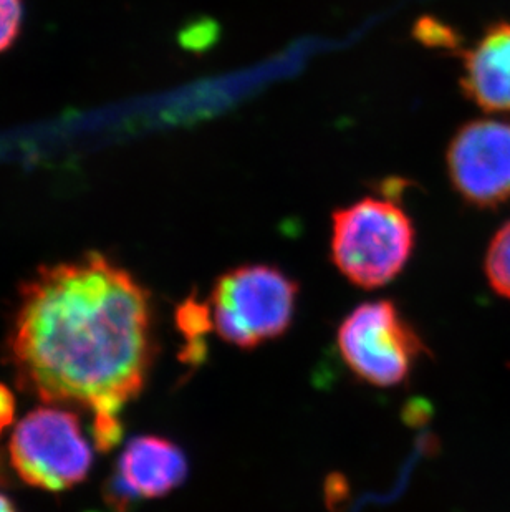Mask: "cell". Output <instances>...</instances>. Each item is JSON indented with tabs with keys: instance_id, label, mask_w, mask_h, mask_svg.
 I'll use <instances>...</instances> for the list:
<instances>
[{
	"instance_id": "cell-1",
	"label": "cell",
	"mask_w": 510,
	"mask_h": 512,
	"mask_svg": "<svg viewBox=\"0 0 510 512\" xmlns=\"http://www.w3.org/2000/svg\"><path fill=\"white\" fill-rule=\"evenodd\" d=\"M154 355L150 292L102 252L40 267L20 289L5 342L22 392L92 415L138 397Z\"/></svg>"
},
{
	"instance_id": "cell-2",
	"label": "cell",
	"mask_w": 510,
	"mask_h": 512,
	"mask_svg": "<svg viewBox=\"0 0 510 512\" xmlns=\"http://www.w3.org/2000/svg\"><path fill=\"white\" fill-rule=\"evenodd\" d=\"M413 221L395 199H358L332 214L330 254L342 276L378 289L400 276L414 249Z\"/></svg>"
},
{
	"instance_id": "cell-3",
	"label": "cell",
	"mask_w": 510,
	"mask_h": 512,
	"mask_svg": "<svg viewBox=\"0 0 510 512\" xmlns=\"http://www.w3.org/2000/svg\"><path fill=\"white\" fill-rule=\"evenodd\" d=\"M299 284L277 267L246 264L224 272L212 287V325L224 342L255 348L292 325Z\"/></svg>"
},
{
	"instance_id": "cell-4",
	"label": "cell",
	"mask_w": 510,
	"mask_h": 512,
	"mask_svg": "<svg viewBox=\"0 0 510 512\" xmlns=\"http://www.w3.org/2000/svg\"><path fill=\"white\" fill-rule=\"evenodd\" d=\"M9 461L22 483L63 493L88 478L93 451L75 411L44 405L29 411L15 426Z\"/></svg>"
},
{
	"instance_id": "cell-5",
	"label": "cell",
	"mask_w": 510,
	"mask_h": 512,
	"mask_svg": "<svg viewBox=\"0 0 510 512\" xmlns=\"http://www.w3.org/2000/svg\"><path fill=\"white\" fill-rule=\"evenodd\" d=\"M343 362L363 382L390 388L406 382L423 353V340L391 300L358 305L337 335Z\"/></svg>"
},
{
	"instance_id": "cell-6",
	"label": "cell",
	"mask_w": 510,
	"mask_h": 512,
	"mask_svg": "<svg viewBox=\"0 0 510 512\" xmlns=\"http://www.w3.org/2000/svg\"><path fill=\"white\" fill-rule=\"evenodd\" d=\"M449 181L469 206L496 209L510 201V120L477 118L454 133L446 151Z\"/></svg>"
},
{
	"instance_id": "cell-7",
	"label": "cell",
	"mask_w": 510,
	"mask_h": 512,
	"mask_svg": "<svg viewBox=\"0 0 510 512\" xmlns=\"http://www.w3.org/2000/svg\"><path fill=\"white\" fill-rule=\"evenodd\" d=\"M188 474V458L176 443L163 436H135L106 478L103 498L113 511L128 512L138 501L173 493Z\"/></svg>"
},
{
	"instance_id": "cell-8",
	"label": "cell",
	"mask_w": 510,
	"mask_h": 512,
	"mask_svg": "<svg viewBox=\"0 0 510 512\" xmlns=\"http://www.w3.org/2000/svg\"><path fill=\"white\" fill-rule=\"evenodd\" d=\"M462 92L489 113H510V20L489 25L462 52Z\"/></svg>"
},
{
	"instance_id": "cell-9",
	"label": "cell",
	"mask_w": 510,
	"mask_h": 512,
	"mask_svg": "<svg viewBox=\"0 0 510 512\" xmlns=\"http://www.w3.org/2000/svg\"><path fill=\"white\" fill-rule=\"evenodd\" d=\"M176 325L186 339L183 360L188 363L203 362L206 353V335L214 329L209 302L189 297L179 305L176 312Z\"/></svg>"
},
{
	"instance_id": "cell-10",
	"label": "cell",
	"mask_w": 510,
	"mask_h": 512,
	"mask_svg": "<svg viewBox=\"0 0 510 512\" xmlns=\"http://www.w3.org/2000/svg\"><path fill=\"white\" fill-rule=\"evenodd\" d=\"M484 272L492 290L510 300V221L497 229L489 242Z\"/></svg>"
},
{
	"instance_id": "cell-11",
	"label": "cell",
	"mask_w": 510,
	"mask_h": 512,
	"mask_svg": "<svg viewBox=\"0 0 510 512\" xmlns=\"http://www.w3.org/2000/svg\"><path fill=\"white\" fill-rule=\"evenodd\" d=\"M125 435L120 413L100 411L93 413L92 438L95 448L102 453H108L120 445Z\"/></svg>"
},
{
	"instance_id": "cell-12",
	"label": "cell",
	"mask_w": 510,
	"mask_h": 512,
	"mask_svg": "<svg viewBox=\"0 0 510 512\" xmlns=\"http://www.w3.org/2000/svg\"><path fill=\"white\" fill-rule=\"evenodd\" d=\"M24 20V0H0V54L15 44Z\"/></svg>"
},
{
	"instance_id": "cell-13",
	"label": "cell",
	"mask_w": 510,
	"mask_h": 512,
	"mask_svg": "<svg viewBox=\"0 0 510 512\" xmlns=\"http://www.w3.org/2000/svg\"><path fill=\"white\" fill-rule=\"evenodd\" d=\"M419 39L426 40L431 47H443V49L454 50L459 47V39L448 25L439 24L429 20L428 24L419 25Z\"/></svg>"
},
{
	"instance_id": "cell-14",
	"label": "cell",
	"mask_w": 510,
	"mask_h": 512,
	"mask_svg": "<svg viewBox=\"0 0 510 512\" xmlns=\"http://www.w3.org/2000/svg\"><path fill=\"white\" fill-rule=\"evenodd\" d=\"M15 411H17V401L14 393L4 383H0V436L4 435L5 430H9L15 420Z\"/></svg>"
},
{
	"instance_id": "cell-15",
	"label": "cell",
	"mask_w": 510,
	"mask_h": 512,
	"mask_svg": "<svg viewBox=\"0 0 510 512\" xmlns=\"http://www.w3.org/2000/svg\"><path fill=\"white\" fill-rule=\"evenodd\" d=\"M14 469L10 466L9 459L0 451V488H12L14 486Z\"/></svg>"
},
{
	"instance_id": "cell-16",
	"label": "cell",
	"mask_w": 510,
	"mask_h": 512,
	"mask_svg": "<svg viewBox=\"0 0 510 512\" xmlns=\"http://www.w3.org/2000/svg\"><path fill=\"white\" fill-rule=\"evenodd\" d=\"M0 512H20L15 506L14 501L9 498V496H5L4 493H0Z\"/></svg>"
},
{
	"instance_id": "cell-17",
	"label": "cell",
	"mask_w": 510,
	"mask_h": 512,
	"mask_svg": "<svg viewBox=\"0 0 510 512\" xmlns=\"http://www.w3.org/2000/svg\"><path fill=\"white\" fill-rule=\"evenodd\" d=\"M87 512H97V511H87Z\"/></svg>"
}]
</instances>
